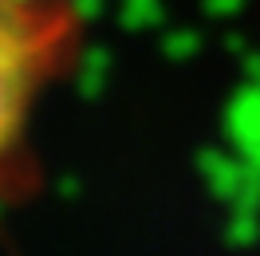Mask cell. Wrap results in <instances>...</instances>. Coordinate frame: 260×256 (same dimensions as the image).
<instances>
[{
    "mask_svg": "<svg viewBox=\"0 0 260 256\" xmlns=\"http://www.w3.org/2000/svg\"><path fill=\"white\" fill-rule=\"evenodd\" d=\"M75 48V0H0V201L32 193V118Z\"/></svg>",
    "mask_w": 260,
    "mask_h": 256,
    "instance_id": "6da1fadb",
    "label": "cell"
}]
</instances>
